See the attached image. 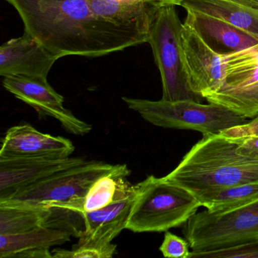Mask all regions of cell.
Wrapping results in <instances>:
<instances>
[{
	"label": "cell",
	"mask_w": 258,
	"mask_h": 258,
	"mask_svg": "<svg viewBox=\"0 0 258 258\" xmlns=\"http://www.w3.org/2000/svg\"><path fill=\"white\" fill-rule=\"evenodd\" d=\"M25 31L58 58L100 57L149 42V35L99 17L87 0H6Z\"/></svg>",
	"instance_id": "obj_1"
},
{
	"label": "cell",
	"mask_w": 258,
	"mask_h": 258,
	"mask_svg": "<svg viewBox=\"0 0 258 258\" xmlns=\"http://www.w3.org/2000/svg\"><path fill=\"white\" fill-rule=\"evenodd\" d=\"M196 198L258 181V159L237 152V143L221 134L203 136L177 167L164 176Z\"/></svg>",
	"instance_id": "obj_2"
},
{
	"label": "cell",
	"mask_w": 258,
	"mask_h": 258,
	"mask_svg": "<svg viewBox=\"0 0 258 258\" xmlns=\"http://www.w3.org/2000/svg\"><path fill=\"white\" fill-rule=\"evenodd\" d=\"M136 188L126 228L132 232H166L183 226L202 207L194 195L165 177L151 175Z\"/></svg>",
	"instance_id": "obj_3"
},
{
	"label": "cell",
	"mask_w": 258,
	"mask_h": 258,
	"mask_svg": "<svg viewBox=\"0 0 258 258\" xmlns=\"http://www.w3.org/2000/svg\"><path fill=\"white\" fill-rule=\"evenodd\" d=\"M130 109L146 121L157 126L171 129L191 130L202 135L220 134L222 131L248 122L230 110L214 103L204 105L193 100L176 102L123 97Z\"/></svg>",
	"instance_id": "obj_4"
},
{
	"label": "cell",
	"mask_w": 258,
	"mask_h": 258,
	"mask_svg": "<svg viewBox=\"0 0 258 258\" xmlns=\"http://www.w3.org/2000/svg\"><path fill=\"white\" fill-rule=\"evenodd\" d=\"M182 23L175 6H153L149 42L162 81L163 100L200 102L188 85L181 52Z\"/></svg>",
	"instance_id": "obj_5"
},
{
	"label": "cell",
	"mask_w": 258,
	"mask_h": 258,
	"mask_svg": "<svg viewBox=\"0 0 258 258\" xmlns=\"http://www.w3.org/2000/svg\"><path fill=\"white\" fill-rule=\"evenodd\" d=\"M183 226L191 251L236 247L258 238V202L230 211L196 213Z\"/></svg>",
	"instance_id": "obj_6"
},
{
	"label": "cell",
	"mask_w": 258,
	"mask_h": 258,
	"mask_svg": "<svg viewBox=\"0 0 258 258\" xmlns=\"http://www.w3.org/2000/svg\"><path fill=\"white\" fill-rule=\"evenodd\" d=\"M124 166L103 161H86L19 190L8 199L0 201V205L46 208L55 204L84 198L99 178L114 173Z\"/></svg>",
	"instance_id": "obj_7"
},
{
	"label": "cell",
	"mask_w": 258,
	"mask_h": 258,
	"mask_svg": "<svg viewBox=\"0 0 258 258\" xmlns=\"http://www.w3.org/2000/svg\"><path fill=\"white\" fill-rule=\"evenodd\" d=\"M204 99L244 118L258 116V44L223 56V79Z\"/></svg>",
	"instance_id": "obj_8"
},
{
	"label": "cell",
	"mask_w": 258,
	"mask_h": 258,
	"mask_svg": "<svg viewBox=\"0 0 258 258\" xmlns=\"http://www.w3.org/2000/svg\"><path fill=\"white\" fill-rule=\"evenodd\" d=\"M181 52L187 81L191 91L205 98L215 92L223 79V55L205 41L188 17L181 29Z\"/></svg>",
	"instance_id": "obj_9"
},
{
	"label": "cell",
	"mask_w": 258,
	"mask_h": 258,
	"mask_svg": "<svg viewBox=\"0 0 258 258\" xmlns=\"http://www.w3.org/2000/svg\"><path fill=\"white\" fill-rule=\"evenodd\" d=\"M3 85L7 91L23 101L38 113L39 117L56 119L67 132L84 136L92 126L63 106L64 98L48 83L47 78L28 75L4 77Z\"/></svg>",
	"instance_id": "obj_10"
},
{
	"label": "cell",
	"mask_w": 258,
	"mask_h": 258,
	"mask_svg": "<svg viewBox=\"0 0 258 258\" xmlns=\"http://www.w3.org/2000/svg\"><path fill=\"white\" fill-rule=\"evenodd\" d=\"M71 140L43 134L31 125L13 126L7 131L0 149V158L64 159L75 152Z\"/></svg>",
	"instance_id": "obj_11"
},
{
	"label": "cell",
	"mask_w": 258,
	"mask_h": 258,
	"mask_svg": "<svg viewBox=\"0 0 258 258\" xmlns=\"http://www.w3.org/2000/svg\"><path fill=\"white\" fill-rule=\"evenodd\" d=\"M58 56L28 33L0 47V75H28L47 78Z\"/></svg>",
	"instance_id": "obj_12"
},
{
	"label": "cell",
	"mask_w": 258,
	"mask_h": 258,
	"mask_svg": "<svg viewBox=\"0 0 258 258\" xmlns=\"http://www.w3.org/2000/svg\"><path fill=\"white\" fill-rule=\"evenodd\" d=\"M87 160L81 157L47 159V158H0V201L42 180L44 178Z\"/></svg>",
	"instance_id": "obj_13"
},
{
	"label": "cell",
	"mask_w": 258,
	"mask_h": 258,
	"mask_svg": "<svg viewBox=\"0 0 258 258\" xmlns=\"http://www.w3.org/2000/svg\"><path fill=\"white\" fill-rule=\"evenodd\" d=\"M137 188L126 197L101 209L83 213L85 229L74 247L105 249L123 229H126Z\"/></svg>",
	"instance_id": "obj_14"
},
{
	"label": "cell",
	"mask_w": 258,
	"mask_h": 258,
	"mask_svg": "<svg viewBox=\"0 0 258 258\" xmlns=\"http://www.w3.org/2000/svg\"><path fill=\"white\" fill-rule=\"evenodd\" d=\"M186 13L202 38L220 55L235 53L258 44L253 36L220 19L190 10Z\"/></svg>",
	"instance_id": "obj_15"
},
{
	"label": "cell",
	"mask_w": 258,
	"mask_h": 258,
	"mask_svg": "<svg viewBox=\"0 0 258 258\" xmlns=\"http://www.w3.org/2000/svg\"><path fill=\"white\" fill-rule=\"evenodd\" d=\"M180 7L220 19L258 40V7L247 0H185Z\"/></svg>",
	"instance_id": "obj_16"
},
{
	"label": "cell",
	"mask_w": 258,
	"mask_h": 258,
	"mask_svg": "<svg viewBox=\"0 0 258 258\" xmlns=\"http://www.w3.org/2000/svg\"><path fill=\"white\" fill-rule=\"evenodd\" d=\"M99 17L149 35L153 6L146 0H87Z\"/></svg>",
	"instance_id": "obj_17"
},
{
	"label": "cell",
	"mask_w": 258,
	"mask_h": 258,
	"mask_svg": "<svg viewBox=\"0 0 258 258\" xmlns=\"http://www.w3.org/2000/svg\"><path fill=\"white\" fill-rule=\"evenodd\" d=\"M71 236L69 232L46 226L16 235H0V257L13 258L26 250L49 249L70 241Z\"/></svg>",
	"instance_id": "obj_18"
},
{
	"label": "cell",
	"mask_w": 258,
	"mask_h": 258,
	"mask_svg": "<svg viewBox=\"0 0 258 258\" xmlns=\"http://www.w3.org/2000/svg\"><path fill=\"white\" fill-rule=\"evenodd\" d=\"M131 173L125 164L120 170L99 178L84 197L83 213L105 208L131 194L135 189V185L126 179Z\"/></svg>",
	"instance_id": "obj_19"
},
{
	"label": "cell",
	"mask_w": 258,
	"mask_h": 258,
	"mask_svg": "<svg viewBox=\"0 0 258 258\" xmlns=\"http://www.w3.org/2000/svg\"><path fill=\"white\" fill-rule=\"evenodd\" d=\"M196 199L211 211H226L258 202V181L222 188L200 195Z\"/></svg>",
	"instance_id": "obj_20"
},
{
	"label": "cell",
	"mask_w": 258,
	"mask_h": 258,
	"mask_svg": "<svg viewBox=\"0 0 258 258\" xmlns=\"http://www.w3.org/2000/svg\"><path fill=\"white\" fill-rule=\"evenodd\" d=\"M45 208L0 205V235H16L44 226Z\"/></svg>",
	"instance_id": "obj_21"
},
{
	"label": "cell",
	"mask_w": 258,
	"mask_h": 258,
	"mask_svg": "<svg viewBox=\"0 0 258 258\" xmlns=\"http://www.w3.org/2000/svg\"><path fill=\"white\" fill-rule=\"evenodd\" d=\"M188 258H258V238L231 248L208 252H190Z\"/></svg>",
	"instance_id": "obj_22"
},
{
	"label": "cell",
	"mask_w": 258,
	"mask_h": 258,
	"mask_svg": "<svg viewBox=\"0 0 258 258\" xmlns=\"http://www.w3.org/2000/svg\"><path fill=\"white\" fill-rule=\"evenodd\" d=\"M117 250V245L105 249L93 247H73L72 250L55 249L52 251L53 258H111Z\"/></svg>",
	"instance_id": "obj_23"
},
{
	"label": "cell",
	"mask_w": 258,
	"mask_h": 258,
	"mask_svg": "<svg viewBox=\"0 0 258 258\" xmlns=\"http://www.w3.org/2000/svg\"><path fill=\"white\" fill-rule=\"evenodd\" d=\"M189 247L186 239L166 231L164 241L160 246L159 250L164 257L188 258L191 252Z\"/></svg>",
	"instance_id": "obj_24"
},
{
	"label": "cell",
	"mask_w": 258,
	"mask_h": 258,
	"mask_svg": "<svg viewBox=\"0 0 258 258\" xmlns=\"http://www.w3.org/2000/svg\"><path fill=\"white\" fill-rule=\"evenodd\" d=\"M220 134L230 139H244L258 137V116L242 125L234 126L222 131Z\"/></svg>",
	"instance_id": "obj_25"
},
{
	"label": "cell",
	"mask_w": 258,
	"mask_h": 258,
	"mask_svg": "<svg viewBox=\"0 0 258 258\" xmlns=\"http://www.w3.org/2000/svg\"><path fill=\"white\" fill-rule=\"evenodd\" d=\"M237 143V152L241 155L258 159V137L232 139Z\"/></svg>",
	"instance_id": "obj_26"
},
{
	"label": "cell",
	"mask_w": 258,
	"mask_h": 258,
	"mask_svg": "<svg viewBox=\"0 0 258 258\" xmlns=\"http://www.w3.org/2000/svg\"><path fill=\"white\" fill-rule=\"evenodd\" d=\"M13 258H53V254L49 249H36L20 252Z\"/></svg>",
	"instance_id": "obj_27"
},
{
	"label": "cell",
	"mask_w": 258,
	"mask_h": 258,
	"mask_svg": "<svg viewBox=\"0 0 258 258\" xmlns=\"http://www.w3.org/2000/svg\"><path fill=\"white\" fill-rule=\"evenodd\" d=\"M185 0H146L152 6H181Z\"/></svg>",
	"instance_id": "obj_28"
},
{
	"label": "cell",
	"mask_w": 258,
	"mask_h": 258,
	"mask_svg": "<svg viewBox=\"0 0 258 258\" xmlns=\"http://www.w3.org/2000/svg\"><path fill=\"white\" fill-rule=\"evenodd\" d=\"M250 4H253V5L258 7V0H247Z\"/></svg>",
	"instance_id": "obj_29"
}]
</instances>
